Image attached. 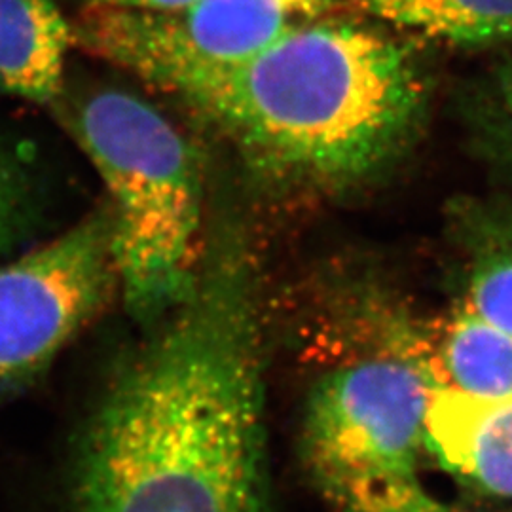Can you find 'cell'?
Segmentation results:
<instances>
[{
    "mask_svg": "<svg viewBox=\"0 0 512 512\" xmlns=\"http://www.w3.org/2000/svg\"><path fill=\"white\" fill-rule=\"evenodd\" d=\"M73 46V25L54 0H0L2 92L54 107Z\"/></svg>",
    "mask_w": 512,
    "mask_h": 512,
    "instance_id": "obj_8",
    "label": "cell"
},
{
    "mask_svg": "<svg viewBox=\"0 0 512 512\" xmlns=\"http://www.w3.org/2000/svg\"><path fill=\"white\" fill-rule=\"evenodd\" d=\"M313 478L334 512H467L423 490L416 475L357 471Z\"/></svg>",
    "mask_w": 512,
    "mask_h": 512,
    "instance_id": "obj_11",
    "label": "cell"
},
{
    "mask_svg": "<svg viewBox=\"0 0 512 512\" xmlns=\"http://www.w3.org/2000/svg\"><path fill=\"white\" fill-rule=\"evenodd\" d=\"M368 16L454 44L512 38V0H353Z\"/></svg>",
    "mask_w": 512,
    "mask_h": 512,
    "instance_id": "obj_10",
    "label": "cell"
},
{
    "mask_svg": "<svg viewBox=\"0 0 512 512\" xmlns=\"http://www.w3.org/2000/svg\"><path fill=\"white\" fill-rule=\"evenodd\" d=\"M503 93H505V101H507V107L512 116V69H509L503 78Z\"/></svg>",
    "mask_w": 512,
    "mask_h": 512,
    "instance_id": "obj_15",
    "label": "cell"
},
{
    "mask_svg": "<svg viewBox=\"0 0 512 512\" xmlns=\"http://www.w3.org/2000/svg\"><path fill=\"white\" fill-rule=\"evenodd\" d=\"M332 0H198L179 12L90 4L73 21L74 46L154 86L165 74L260 52Z\"/></svg>",
    "mask_w": 512,
    "mask_h": 512,
    "instance_id": "obj_6",
    "label": "cell"
},
{
    "mask_svg": "<svg viewBox=\"0 0 512 512\" xmlns=\"http://www.w3.org/2000/svg\"><path fill=\"white\" fill-rule=\"evenodd\" d=\"M433 389L478 401L512 399V336L469 310L458 311L429 353L418 355Z\"/></svg>",
    "mask_w": 512,
    "mask_h": 512,
    "instance_id": "obj_9",
    "label": "cell"
},
{
    "mask_svg": "<svg viewBox=\"0 0 512 512\" xmlns=\"http://www.w3.org/2000/svg\"><path fill=\"white\" fill-rule=\"evenodd\" d=\"M107 188L118 294L139 323L198 287L202 169L194 148L135 93L105 88L54 105Z\"/></svg>",
    "mask_w": 512,
    "mask_h": 512,
    "instance_id": "obj_3",
    "label": "cell"
},
{
    "mask_svg": "<svg viewBox=\"0 0 512 512\" xmlns=\"http://www.w3.org/2000/svg\"><path fill=\"white\" fill-rule=\"evenodd\" d=\"M154 88L219 124L260 164L319 181L382 164L421 105L403 48L344 23H298L256 54L184 67Z\"/></svg>",
    "mask_w": 512,
    "mask_h": 512,
    "instance_id": "obj_2",
    "label": "cell"
},
{
    "mask_svg": "<svg viewBox=\"0 0 512 512\" xmlns=\"http://www.w3.org/2000/svg\"><path fill=\"white\" fill-rule=\"evenodd\" d=\"M423 450L461 482L512 497V399L478 401L433 389Z\"/></svg>",
    "mask_w": 512,
    "mask_h": 512,
    "instance_id": "obj_7",
    "label": "cell"
},
{
    "mask_svg": "<svg viewBox=\"0 0 512 512\" xmlns=\"http://www.w3.org/2000/svg\"><path fill=\"white\" fill-rule=\"evenodd\" d=\"M463 308L512 336V247L476 268Z\"/></svg>",
    "mask_w": 512,
    "mask_h": 512,
    "instance_id": "obj_12",
    "label": "cell"
},
{
    "mask_svg": "<svg viewBox=\"0 0 512 512\" xmlns=\"http://www.w3.org/2000/svg\"><path fill=\"white\" fill-rule=\"evenodd\" d=\"M67 512H266L264 384L243 272L198 281L101 389L74 437Z\"/></svg>",
    "mask_w": 512,
    "mask_h": 512,
    "instance_id": "obj_1",
    "label": "cell"
},
{
    "mask_svg": "<svg viewBox=\"0 0 512 512\" xmlns=\"http://www.w3.org/2000/svg\"><path fill=\"white\" fill-rule=\"evenodd\" d=\"M194 2L198 0H88V4L141 10V12H179L192 6Z\"/></svg>",
    "mask_w": 512,
    "mask_h": 512,
    "instance_id": "obj_14",
    "label": "cell"
},
{
    "mask_svg": "<svg viewBox=\"0 0 512 512\" xmlns=\"http://www.w3.org/2000/svg\"><path fill=\"white\" fill-rule=\"evenodd\" d=\"M431 395L416 355L363 359L330 372L306 410L304 456L311 475H416Z\"/></svg>",
    "mask_w": 512,
    "mask_h": 512,
    "instance_id": "obj_5",
    "label": "cell"
},
{
    "mask_svg": "<svg viewBox=\"0 0 512 512\" xmlns=\"http://www.w3.org/2000/svg\"><path fill=\"white\" fill-rule=\"evenodd\" d=\"M116 293L107 203L0 266V397L40 378Z\"/></svg>",
    "mask_w": 512,
    "mask_h": 512,
    "instance_id": "obj_4",
    "label": "cell"
},
{
    "mask_svg": "<svg viewBox=\"0 0 512 512\" xmlns=\"http://www.w3.org/2000/svg\"><path fill=\"white\" fill-rule=\"evenodd\" d=\"M33 203L29 171L14 152L0 147V255L25 234Z\"/></svg>",
    "mask_w": 512,
    "mask_h": 512,
    "instance_id": "obj_13",
    "label": "cell"
}]
</instances>
